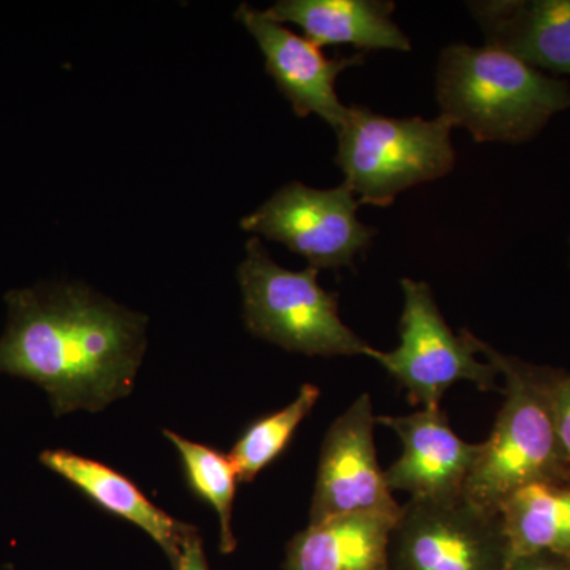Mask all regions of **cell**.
Returning <instances> with one entry per match:
<instances>
[{"mask_svg":"<svg viewBox=\"0 0 570 570\" xmlns=\"http://www.w3.org/2000/svg\"><path fill=\"white\" fill-rule=\"evenodd\" d=\"M321 397L317 385L305 384L288 406L257 420L247 428L232 449V460L239 482H253L284 452L296 428L311 414Z\"/></svg>","mask_w":570,"mask_h":570,"instance_id":"obj_17","label":"cell"},{"mask_svg":"<svg viewBox=\"0 0 570 570\" xmlns=\"http://www.w3.org/2000/svg\"><path fill=\"white\" fill-rule=\"evenodd\" d=\"M403 313L400 346L374 351L371 358L384 367L419 407L441 406V400L456 382H471L479 390H498L499 373L490 362L479 360L469 330L453 333L433 288L423 281L403 277Z\"/></svg>","mask_w":570,"mask_h":570,"instance_id":"obj_6","label":"cell"},{"mask_svg":"<svg viewBox=\"0 0 570 570\" xmlns=\"http://www.w3.org/2000/svg\"><path fill=\"white\" fill-rule=\"evenodd\" d=\"M373 400L362 393L326 431L309 523L351 513H400L374 445Z\"/></svg>","mask_w":570,"mask_h":570,"instance_id":"obj_9","label":"cell"},{"mask_svg":"<svg viewBox=\"0 0 570 570\" xmlns=\"http://www.w3.org/2000/svg\"><path fill=\"white\" fill-rule=\"evenodd\" d=\"M395 9L390 0H279L264 11L281 24L298 26L318 48L411 51L407 33L393 20Z\"/></svg>","mask_w":570,"mask_h":570,"instance_id":"obj_13","label":"cell"},{"mask_svg":"<svg viewBox=\"0 0 570 570\" xmlns=\"http://www.w3.org/2000/svg\"><path fill=\"white\" fill-rule=\"evenodd\" d=\"M235 17L257 41L265 58L266 73L275 80L296 115L299 118L317 115L335 132L340 130L346 121L348 107L337 97L336 80L351 67L363 66L365 52L328 58L313 41L247 3L238 7Z\"/></svg>","mask_w":570,"mask_h":570,"instance_id":"obj_10","label":"cell"},{"mask_svg":"<svg viewBox=\"0 0 570 570\" xmlns=\"http://www.w3.org/2000/svg\"><path fill=\"white\" fill-rule=\"evenodd\" d=\"M0 374L39 385L56 415L99 412L132 392L146 317L80 284H39L6 295Z\"/></svg>","mask_w":570,"mask_h":570,"instance_id":"obj_1","label":"cell"},{"mask_svg":"<svg viewBox=\"0 0 570 570\" xmlns=\"http://www.w3.org/2000/svg\"><path fill=\"white\" fill-rule=\"evenodd\" d=\"M472 340L478 354L504 379V403L463 494L498 512L505 498L531 483H570L553 414V390L562 373L502 354L475 335Z\"/></svg>","mask_w":570,"mask_h":570,"instance_id":"obj_3","label":"cell"},{"mask_svg":"<svg viewBox=\"0 0 570 570\" xmlns=\"http://www.w3.org/2000/svg\"><path fill=\"white\" fill-rule=\"evenodd\" d=\"M397 515L363 512L309 523L288 542L284 570H389Z\"/></svg>","mask_w":570,"mask_h":570,"instance_id":"obj_14","label":"cell"},{"mask_svg":"<svg viewBox=\"0 0 570 570\" xmlns=\"http://www.w3.org/2000/svg\"><path fill=\"white\" fill-rule=\"evenodd\" d=\"M498 512L510 561L534 553L570 558V483H531L505 498Z\"/></svg>","mask_w":570,"mask_h":570,"instance_id":"obj_16","label":"cell"},{"mask_svg":"<svg viewBox=\"0 0 570 570\" xmlns=\"http://www.w3.org/2000/svg\"><path fill=\"white\" fill-rule=\"evenodd\" d=\"M175 568L176 570H209L204 542L198 538L197 531L190 532L184 540L181 554H179Z\"/></svg>","mask_w":570,"mask_h":570,"instance_id":"obj_21","label":"cell"},{"mask_svg":"<svg viewBox=\"0 0 570 570\" xmlns=\"http://www.w3.org/2000/svg\"><path fill=\"white\" fill-rule=\"evenodd\" d=\"M247 330L268 343L309 356H373L340 317L337 295L318 284V269L292 272L273 261L258 236L247 239L238 268Z\"/></svg>","mask_w":570,"mask_h":570,"instance_id":"obj_5","label":"cell"},{"mask_svg":"<svg viewBox=\"0 0 570 570\" xmlns=\"http://www.w3.org/2000/svg\"><path fill=\"white\" fill-rule=\"evenodd\" d=\"M444 118H390L351 105L337 135L335 163L360 205L390 206L397 195L444 178L455 168Z\"/></svg>","mask_w":570,"mask_h":570,"instance_id":"obj_4","label":"cell"},{"mask_svg":"<svg viewBox=\"0 0 570 570\" xmlns=\"http://www.w3.org/2000/svg\"><path fill=\"white\" fill-rule=\"evenodd\" d=\"M501 515L463 497L409 498L390 534L389 570H505Z\"/></svg>","mask_w":570,"mask_h":570,"instance_id":"obj_7","label":"cell"},{"mask_svg":"<svg viewBox=\"0 0 570 570\" xmlns=\"http://www.w3.org/2000/svg\"><path fill=\"white\" fill-rule=\"evenodd\" d=\"M569 246H570V239H569Z\"/></svg>","mask_w":570,"mask_h":570,"instance_id":"obj_22","label":"cell"},{"mask_svg":"<svg viewBox=\"0 0 570 570\" xmlns=\"http://www.w3.org/2000/svg\"><path fill=\"white\" fill-rule=\"evenodd\" d=\"M554 426L566 463L570 468V374H561L553 390Z\"/></svg>","mask_w":570,"mask_h":570,"instance_id":"obj_19","label":"cell"},{"mask_svg":"<svg viewBox=\"0 0 570 570\" xmlns=\"http://www.w3.org/2000/svg\"><path fill=\"white\" fill-rule=\"evenodd\" d=\"M164 434L181 455L190 489L205 499L219 515L220 550L223 553H232L236 547L234 531H232V509H234L236 482L239 480L234 463L219 450L195 444L174 431L165 430Z\"/></svg>","mask_w":570,"mask_h":570,"instance_id":"obj_18","label":"cell"},{"mask_svg":"<svg viewBox=\"0 0 570 570\" xmlns=\"http://www.w3.org/2000/svg\"><path fill=\"white\" fill-rule=\"evenodd\" d=\"M505 570H570V558L553 553L524 554L510 561Z\"/></svg>","mask_w":570,"mask_h":570,"instance_id":"obj_20","label":"cell"},{"mask_svg":"<svg viewBox=\"0 0 570 570\" xmlns=\"http://www.w3.org/2000/svg\"><path fill=\"white\" fill-rule=\"evenodd\" d=\"M358 206V198L344 183L333 189H314L294 181L239 225L303 255L318 272L340 269L354 266L377 235L376 228L360 219Z\"/></svg>","mask_w":570,"mask_h":570,"instance_id":"obj_8","label":"cell"},{"mask_svg":"<svg viewBox=\"0 0 570 570\" xmlns=\"http://www.w3.org/2000/svg\"><path fill=\"white\" fill-rule=\"evenodd\" d=\"M468 9L489 47L543 73L570 75V0H479Z\"/></svg>","mask_w":570,"mask_h":570,"instance_id":"obj_12","label":"cell"},{"mask_svg":"<svg viewBox=\"0 0 570 570\" xmlns=\"http://www.w3.org/2000/svg\"><path fill=\"white\" fill-rule=\"evenodd\" d=\"M436 100L475 141L523 145L570 110V85L489 45L452 43L439 56Z\"/></svg>","mask_w":570,"mask_h":570,"instance_id":"obj_2","label":"cell"},{"mask_svg":"<svg viewBox=\"0 0 570 570\" xmlns=\"http://www.w3.org/2000/svg\"><path fill=\"white\" fill-rule=\"evenodd\" d=\"M376 423L392 430L403 445L400 459L384 471L392 493L404 491L433 501L463 497L482 442L461 439L441 406L420 407L407 415H376Z\"/></svg>","mask_w":570,"mask_h":570,"instance_id":"obj_11","label":"cell"},{"mask_svg":"<svg viewBox=\"0 0 570 570\" xmlns=\"http://www.w3.org/2000/svg\"><path fill=\"white\" fill-rule=\"evenodd\" d=\"M40 463L77 487L107 512L141 528L176 564L184 540L195 531L194 528L156 508L129 479L99 461L85 459L69 450H45Z\"/></svg>","mask_w":570,"mask_h":570,"instance_id":"obj_15","label":"cell"}]
</instances>
